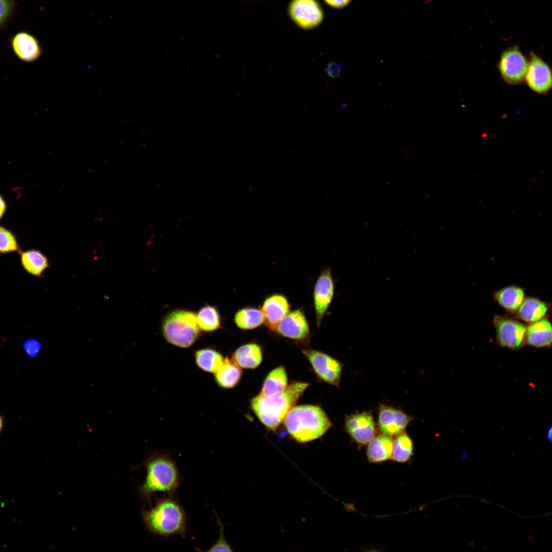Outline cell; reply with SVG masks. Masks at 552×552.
I'll return each mask as SVG.
<instances>
[{"mask_svg": "<svg viewBox=\"0 0 552 552\" xmlns=\"http://www.w3.org/2000/svg\"><path fill=\"white\" fill-rule=\"evenodd\" d=\"M288 379L285 368L280 366L267 376L261 389V395L271 396L283 392L287 387Z\"/></svg>", "mask_w": 552, "mask_h": 552, "instance_id": "obj_23", "label": "cell"}, {"mask_svg": "<svg viewBox=\"0 0 552 552\" xmlns=\"http://www.w3.org/2000/svg\"><path fill=\"white\" fill-rule=\"evenodd\" d=\"M497 339L505 348L515 349L522 344L525 337L527 327L518 320L500 316L494 319Z\"/></svg>", "mask_w": 552, "mask_h": 552, "instance_id": "obj_9", "label": "cell"}, {"mask_svg": "<svg viewBox=\"0 0 552 552\" xmlns=\"http://www.w3.org/2000/svg\"><path fill=\"white\" fill-rule=\"evenodd\" d=\"M11 45L16 57L24 62L34 61L41 54V49L37 40L27 32H20L16 34L12 38Z\"/></svg>", "mask_w": 552, "mask_h": 552, "instance_id": "obj_16", "label": "cell"}, {"mask_svg": "<svg viewBox=\"0 0 552 552\" xmlns=\"http://www.w3.org/2000/svg\"><path fill=\"white\" fill-rule=\"evenodd\" d=\"M499 304L508 311H516L525 298L524 290L517 286L504 288L495 294Z\"/></svg>", "mask_w": 552, "mask_h": 552, "instance_id": "obj_24", "label": "cell"}, {"mask_svg": "<svg viewBox=\"0 0 552 552\" xmlns=\"http://www.w3.org/2000/svg\"><path fill=\"white\" fill-rule=\"evenodd\" d=\"M413 444L409 436L404 432L397 435L393 441L392 456L397 462L407 461L412 454Z\"/></svg>", "mask_w": 552, "mask_h": 552, "instance_id": "obj_28", "label": "cell"}, {"mask_svg": "<svg viewBox=\"0 0 552 552\" xmlns=\"http://www.w3.org/2000/svg\"><path fill=\"white\" fill-rule=\"evenodd\" d=\"M334 284L331 270L327 269L321 272L316 282L313 300L316 324L319 327L329 307L334 295Z\"/></svg>", "mask_w": 552, "mask_h": 552, "instance_id": "obj_12", "label": "cell"}, {"mask_svg": "<svg viewBox=\"0 0 552 552\" xmlns=\"http://www.w3.org/2000/svg\"><path fill=\"white\" fill-rule=\"evenodd\" d=\"M195 359L197 365L200 369L214 373L221 367L225 360L219 352L209 348L196 351Z\"/></svg>", "mask_w": 552, "mask_h": 552, "instance_id": "obj_25", "label": "cell"}, {"mask_svg": "<svg viewBox=\"0 0 552 552\" xmlns=\"http://www.w3.org/2000/svg\"><path fill=\"white\" fill-rule=\"evenodd\" d=\"M345 429L352 439L360 445L369 443L376 433L373 416L366 411L348 416L345 421Z\"/></svg>", "mask_w": 552, "mask_h": 552, "instance_id": "obj_11", "label": "cell"}, {"mask_svg": "<svg viewBox=\"0 0 552 552\" xmlns=\"http://www.w3.org/2000/svg\"><path fill=\"white\" fill-rule=\"evenodd\" d=\"M147 475L139 490L151 503V495L156 492L173 495L180 485V476L175 461L168 455L154 454L144 463Z\"/></svg>", "mask_w": 552, "mask_h": 552, "instance_id": "obj_4", "label": "cell"}, {"mask_svg": "<svg viewBox=\"0 0 552 552\" xmlns=\"http://www.w3.org/2000/svg\"><path fill=\"white\" fill-rule=\"evenodd\" d=\"M143 522L154 535L168 537L178 535L185 537L187 519L184 509L172 496L159 498L149 510L142 511Z\"/></svg>", "mask_w": 552, "mask_h": 552, "instance_id": "obj_2", "label": "cell"}, {"mask_svg": "<svg viewBox=\"0 0 552 552\" xmlns=\"http://www.w3.org/2000/svg\"><path fill=\"white\" fill-rule=\"evenodd\" d=\"M3 422H4V421H3V417H2V416H1V415H0V433H1V431H2V428H3Z\"/></svg>", "mask_w": 552, "mask_h": 552, "instance_id": "obj_36", "label": "cell"}, {"mask_svg": "<svg viewBox=\"0 0 552 552\" xmlns=\"http://www.w3.org/2000/svg\"><path fill=\"white\" fill-rule=\"evenodd\" d=\"M162 331L165 338L169 343L180 348L192 346L200 334L196 314L184 310H176L169 313L163 322Z\"/></svg>", "mask_w": 552, "mask_h": 552, "instance_id": "obj_5", "label": "cell"}, {"mask_svg": "<svg viewBox=\"0 0 552 552\" xmlns=\"http://www.w3.org/2000/svg\"><path fill=\"white\" fill-rule=\"evenodd\" d=\"M289 13L294 22L305 29L316 27L323 19V11L316 0H293Z\"/></svg>", "mask_w": 552, "mask_h": 552, "instance_id": "obj_10", "label": "cell"}, {"mask_svg": "<svg viewBox=\"0 0 552 552\" xmlns=\"http://www.w3.org/2000/svg\"><path fill=\"white\" fill-rule=\"evenodd\" d=\"M342 68L341 62H330L326 65L325 71L329 77L336 79L339 77Z\"/></svg>", "mask_w": 552, "mask_h": 552, "instance_id": "obj_33", "label": "cell"}, {"mask_svg": "<svg viewBox=\"0 0 552 552\" xmlns=\"http://www.w3.org/2000/svg\"><path fill=\"white\" fill-rule=\"evenodd\" d=\"M18 254L21 266L27 273L33 276L40 278L43 272L49 267L47 257L39 250H20Z\"/></svg>", "mask_w": 552, "mask_h": 552, "instance_id": "obj_19", "label": "cell"}, {"mask_svg": "<svg viewBox=\"0 0 552 552\" xmlns=\"http://www.w3.org/2000/svg\"><path fill=\"white\" fill-rule=\"evenodd\" d=\"M290 304L287 298L281 294H274L263 302L261 311L266 327L274 331L279 322L290 312Z\"/></svg>", "mask_w": 552, "mask_h": 552, "instance_id": "obj_15", "label": "cell"}, {"mask_svg": "<svg viewBox=\"0 0 552 552\" xmlns=\"http://www.w3.org/2000/svg\"><path fill=\"white\" fill-rule=\"evenodd\" d=\"M304 355L310 362L316 375L324 381L339 386L342 366L337 360L319 351L306 349Z\"/></svg>", "mask_w": 552, "mask_h": 552, "instance_id": "obj_7", "label": "cell"}, {"mask_svg": "<svg viewBox=\"0 0 552 552\" xmlns=\"http://www.w3.org/2000/svg\"><path fill=\"white\" fill-rule=\"evenodd\" d=\"M13 6L12 0H0V26L11 14Z\"/></svg>", "mask_w": 552, "mask_h": 552, "instance_id": "obj_32", "label": "cell"}, {"mask_svg": "<svg viewBox=\"0 0 552 552\" xmlns=\"http://www.w3.org/2000/svg\"><path fill=\"white\" fill-rule=\"evenodd\" d=\"M234 322L241 329L251 330L263 324L264 317L261 310L252 307L244 308L235 314Z\"/></svg>", "mask_w": 552, "mask_h": 552, "instance_id": "obj_26", "label": "cell"}, {"mask_svg": "<svg viewBox=\"0 0 552 552\" xmlns=\"http://www.w3.org/2000/svg\"><path fill=\"white\" fill-rule=\"evenodd\" d=\"M20 250L16 235L0 224V254H5Z\"/></svg>", "mask_w": 552, "mask_h": 552, "instance_id": "obj_29", "label": "cell"}, {"mask_svg": "<svg viewBox=\"0 0 552 552\" xmlns=\"http://www.w3.org/2000/svg\"><path fill=\"white\" fill-rule=\"evenodd\" d=\"M217 522L219 526V537L216 542L213 545L208 551H233V549L229 544L226 540L223 535L224 525L221 523L218 515Z\"/></svg>", "mask_w": 552, "mask_h": 552, "instance_id": "obj_30", "label": "cell"}, {"mask_svg": "<svg viewBox=\"0 0 552 552\" xmlns=\"http://www.w3.org/2000/svg\"><path fill=\"white\" fill-rule=\"evenodd\" d=\"M309 385L307 382H295L274 396H264L259 394L250 400V408L263 424L275 430Z\"/></svg>", "mask_w": 552, "mask_h": 552, "instance_id": "obj_1", "label": "cell"}, {"mask_svg": "<svg viewBox=\"0 0 552 552\" xmlns=\"http://www.w3.org/2000/svg\"><path fill=\"white\" fill-rule=\"evenodd\" d=\"M196 321L199 329L214 331L220 327V316L216 307L208 305L201 308L196 314Z\"/></svg>", "mask_w": 552, "mask_h": 552, "instance_id": "obj_27", "label": "cell"}, {"mask_svg": "<svg viewBox=\"0 0 552 552\" xmlns=\"http://www.w3.org/2000/svg\"><path fill=\"white\" fill-rule=\"evenodd\" d=\"M274 331L284 337L304 340L310 335L308 323L304 312L295 310L288 313L278 324Z\"/></svg>", "mask_w": 552, "mask_h": 552, "instance_id": "obj_14", "label": "cell"}, {"mask_svg": "<svg viewBox=\"0 0 552 552\" xmlns=\"http://www.w3.org/2000/svg\"><path fill=\"white\" fill-rule=\"evenodd\" d=\"M547 438L549 440V441H551V429H550V430H549V431L548 432V434L547 435Z\"/></svg>", "mask_w": 552, "mask_h": 552, "instance_id": "obj_37", "label": "cell"}, {"mask_svg": "<svg viewBox=\"0 0 552 552\" xmlns=\"http://www.w3.org/2000/svg\"><path fill=\"white\" fill-rule=\"evenodd\" d=\"M528 61L516 46L511 47L502 53L498 67L503 80L515 85L524 80Z\"/></svg>", "mask_w": 552, "mask_h": 552, "instance_id": "obj_6", "label": "cell"}, {"mask_svg": "<svg viewBox=\"0 0 552 552\" xmlns=\"http://www.w3.org/2000/svg\"><path fill=\"white\" fill-rule=\"evenodd\" d=\"M412 418L401 409L385 404L379 408L378 425L380 432L389 436L404 431Z\"/></svg>", "mask_w": 552, "mask_h": 552, "instance_id": "obj_13", "label": "cell"}, {"mask_svg": "<svg viewBox=\"0 0 552 552\" xmlns=\"http://www.w3.org/2000/svg\"><path fill=\"white\" fill-rule=\"evenodd\" d=\"M22 348L26 355L31 358L36 357L42 349V344L38 339L30 338L25 340Z\"/></svg>", "mask_w": 552, "mask_h": 552, "instance_id": "obj_31", "label": "cell"}, {"mask_svg": "<svg viewBox=\"0 0 552 552\" xmlns=\"http://www.w3.org/2000/svg\"><path fill=\"white\" fill-rule=\"evenodd\" d=\"M215 373L217 384L223 388L229 389L234 387L239 383L242 372L240 367L232 360L226 358Z\"/></svg>", "mask_w": 552, "mask_h": 552, "instance_id": "obj_22", "label": "cell"}, {"mask_svg": "<svg viewBox=\"0 0 552 552\" xmlns=\"http://www.w3.org/2000/svg\"><path fill=\"white\" fill-rule=\"evenodd\" d=\"M283 422L291 437L300 443L320 438L332 426L323 409L318 406L311 405L293 406Z\"/></svg>", "mask_w": 552, "mask_h": 552, "instance_id": "obj_3", "label": "cell"}, {"mask_svg": "<svg viewBox=\"0 0 552 552\" xmlns=\"http://www.w3.org/2000/svg\"><path fill=\"white\" fill-rule=\"evenodd\" d=\"M548 305L537 298H524L516 311L517 316L522 320L532 323L538 321L545 316L548 311Z\"/></svg>", "mask_w": 552, "mask_h": 552, "instance_id": "obj_21", "label": "cell"}, {"mask_svg": "<svg viewBox=\"0 0 552 552\" xmlns=\"http://www.w3.org/2000/svg\"><path fill=\"white\" fill-rule=\"evenodd\" d=\"M551 325L546 318L531 323L527 327L525 337L527 342L537 348L548 347L551 343Z\"/></svg>", "mask_w": 552, "mask_h": 552, "instance_id": "obj_17", "label": "cell"}, {"mask_svg": "<svg viewBox=\"0 0 552 552\" xmlns=\"http://www.w3.org/2000/svg\"><path fill=\"white\" fill-rule=\"evenodd\" d=\"M7 209V204L4 198L0 195V219L4 215Z\"/></svg>", "mask_w": 552, "mask_h": 552, "instance_id": "obj_35", "label": "cell"}, {"mask_svg": "<svg viewBox=\"0 0 552 552\" xmlns=\"http://www.w3.org/2000/svg\"><path fill=\"white\" fill-rule=\"evenodd\" d=\"M330 6L336 8H341L347 5L351 0H324Z\"/></svg>", "mask_w": 552, "mask_h": 552, "instance_id": "obj_34", "label": "cell"}, {"mask_svg": "<svg viewBox=\"0 0 552 552\" xmlns=\"http://www.w3.org/2000/svg\"><path fill=\"white\" fill-rule=\"evenodd\" d=\"M393 440L391 436L381 434L374 437L369 443L366 454L372 463L385 461L392 456Z\"/></svg>", "mask_w": 552, "mask_h": 552, "instance_id": "obj_20", "label": "cell"}, {"mask_svg": "<svg viewBox=\"0 0 552 552\" xmlns=\"http://www.w3.org/2000/svg\"><path fill=\"white\" fill-rule=\"evenodd\" d=\"M524 80L531 90L539 94H547L552 87L550 67L533 53H531Z\"/></svg>", "mask_w": 552, "mask_h": 552, "instance_id": "obj_8", "label": "cell"}, {"mask_svg": "<svg viewBox=\"0 0 552 552\" xmlns=\"http://www.w3.org/2000/svg\"><path fill=\"white\" fill-rule=\"evenodd\" d=\"M262 356L261 347L251 342L239 347L233 353L232 360L240 367L254 369L261 364Z\"/></svg>", "mask_w": 552, "mask_h": 552, "instance_id": "obj_18", "label": "cell"}]
</instances>
